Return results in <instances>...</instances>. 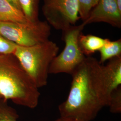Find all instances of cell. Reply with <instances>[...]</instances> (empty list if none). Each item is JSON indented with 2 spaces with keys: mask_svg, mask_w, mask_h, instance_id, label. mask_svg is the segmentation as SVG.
Returning a JSON list of instances; mask_svg holds the SVG:
<instances>
[{
  "mask_svg": "<svg viewBox=\"0 0 121 121\" xmlns=\"http://www.w3.org/2000/svg\"><path fill=\"white\" fill-rule=\"evenodd\" d=\"M43 0V14L51 27L63 31L76 25L79 18L77 0Z\"/></svg>",
  "mask_w": 121,
  "mask_h": 121,
  "instance_id": "6",
  "label": "cell"
},
{
  "mask_svg": "<svg viewBox=\"0 0 121 121\" xmlns=\"http://www.w3.org/2000/svg\"><path fill=\"white\" fill-rule=\"evenodd\" d=\"M103 69L109 91L111 92L121 86V56L108 60Z\"/></svg>",
  "mask_w": 121,
  "mask_h": 121,
  "instance_id": "8",
  "label": "cell"
},
{
  "mask_svg": "<svg viewBox=\"0 0 121 121\" xmlns=\"http://www.w3.org/2000/svg\"><path fill=\"white\" fill-rule=\"evenodd\" d=\"M99 62L102 65L107 60L121 56V39L111 41L107 39L102 47L99 49Z\"/></svg>",
  "mask_w": 121,
  "mask_h": 121,
  "instance_id": "11",
  "label": "cell"
},
{
  "mask_svg": "<svg viewBox=\"0 0 121 121\" xmlns=\"http://www.w3.org/2000/svg\"><path fill=\"white\" fill-rule=\"evenodd\" d=\"M119 7L121 9V0H116Z\"/></svg>",
  "mask_w": 121,
  "mask_h": 121,
  "instance_id": "19",
  "label": "cell"
},
{
  "mask_svg": "<svg viewBox=\"0 0 121 121\" xmlns=\"http://www.w3.org/2000/svg\"><path fill=\"white\" fill-rule=\"evenodd\" d=\"M70 75L68 95L58 106L60 117L70 121H92L108 106L110 95L103 65L92 56H86Z\"/></svg>",
  "mask_w": 121,
  "mask_h": 121,
  "instance_id": "1",
  "label": "cell"
},
{
  "mask_svg": "<svg viewBox=\"0 0 121 121\" xmlns=\"http://www.w3.org/2000/svg\"><path fill=\"white\" fill-rule=\"evenodd\" d=\"M17 45L0 34V55L13 54Z\"/></svg>",
  "mask_w": 121,
  "mask_h": 121,
  "instance_id": "16",
  "label": "cell"
},
{
  "mask_svg": "<svg viewBox=\"0 0 121 121\" xmlns=\"http://www.w3.org/2000/svg\"><path fill=\"white\" fill-rule=\"evenodd\" d=\"M99 0H77L78 14L82 22L86 20L90 13L97 4Z\"/></svg>",
  "mask_w": 121,
  "mask_h": 121,
  "instance_id": "13",
  "label": "cell"
},
{
  "mask_svg": "<svg viewBox=\"0 0 121 121\" xmlns=\"http://www.w3.org/2000/svg\"><path fill=\"white\" fill-rule=\"evenodd\" d=\"M0 22H27L28 20L22 10L8 0H0Z\"/></svg>",
  "mask_w": 121,
  "mask_h": 121,
  "instance_id": "9",
  "label": "cell"
},
{
  "mask_svg": "<svg viewBox=\"0 0 121 121\" xmlns=\"http://www.w3.org/2000/svg\"><path fill=\"white\" fill-rule=\"evenodd\" d=\"M0 95L4 101L29 108L39 103V88L12 54L0 55Z\"/></svg>",
  "mask_w": 121,
  "mask_h": 121,
  "instance_id": "2",
  "label": "cell"
},
{
  "mask_svg": "<svg viewBox=\"0 0 121 121\" xmlns=\"http://www.w3.org/2000/svg\"><path fill=\"white\" fill-rule=\"evenodd\" d=\"M107 39H104L92 35H83L81 33L78 38V44L82 53L86 56L98 52L106 42Z\"/></svg>",
  "mask_w": 121,
  "mask_h": 121,
  "instance_id": "10",
  "label": "cell"
},
{
  "mask_svg": "<svg viewBox=\"0 0 121 121\" xmlns=\"http://www.w3.org/2000/svg\"><path fill=\"white\" fill-rule=\"evenodd\" d=\"M108 106L110 111L113 113L121 112V87L112 91L110 95Z\"/></svg>",
  "mask_w": 121,
  "mask_h": 121,
  "instance_id": "15",
  "label": "cell"
},
{
  "mask_svg": "<svg viewBox=\"0 0 121 121\" xmlns=\"http://www.w3.org/2000/svg\"><path fill=\"white\" fill-rule=\"evenodd\" d=\"M20 9L26 18L31 22L39 20V0H18Z\"/></svg>",
  "mask_w": 121,
  "mask_h": 121,
  "instance_id": "12",
  "label": "cell"
},
{
  "mask_svg": "<svg viewBox=\"0 0 121 121\" xmlns=\"http://www.w3.org/2000/svg\"><path fill=\"white\" fill-rule=\"evenodd\" d=\"M54 121H70L69 120L67 119H65L64 117H60V118L57 119L56 120Z\"/></svg>",
  "mask_w": 121,
  "mask_h": 121,
  "instance_id": "18",
  "label": "cell"
},
{
  "mask_svg": "<svg viewBox=\"0 0 121 121\" xmlns=\"http://www.w3.org/2000/svg\"><path fill=\"white\" fill-rule=\"evenodd\" d=\"M96 22L106 23L121 28V9L116 0H99L88 17L82 23L85 26Z\"/></svg>",
  "mask_w": 121,
  "mask_h": 121,
  "instance_id": "7",
  "label": "cell"
},
{
  "mask_svg": "<svg viewBox=\"0 0 121 121\" xmlns=\"http://www.w3.org/2000/svg\"><path fill=\"white\" fill-rule=\"evenodd\" d=\"M51 27L46 21L27 22H0V34L22 46H30L49 40Z\"/></svg>",
  "mask_w": 121,
  "mask_h": 121,
  "instance_id": "4",
  "label": "cell"
},
{
  "mask_svg": "<svg viewBox=\"0 0 121 121\" xmlns=\"http://www.w3.org/2000/svg\"><path fill=\"white\" fill-rule=\"evenodd\" d=\"M18 117L14 109L7 104L6 101L0 100V121H17Z\"/></svg>",
  "mask_w": 121,
  "mask_h": 121,
  "instance_id": "14",
  "label": "cell"
},
{
  "mask_svg": "<svg viewBox=\"0 0 121 121\" xmlns=\"http://www.w3.org/2000/svg\"><path fill=\"white\" fill-rule=\"evenodd\" d=\"M85 26L82 23L71 26L62 31L65 47L50 65L49 73L71 74L86 57L78 44V38Z\"/></svg>",
  "mask_w": 121,
  "mask_h": 121,
  "instance_id": "5",
  "label": "cell"
},
{
  "mask_svg": "<svg viewBox=\"0 0 121 121\" xmlns=\"http://www.w3.org/2000/svg\"><path fill=\"white\" fill-rule=\"evenodd\" d=\"M2 99V97H1V96L0 95V100H1V99Z\"/></svg>",
  "mask_w": 121,
  "mask_h": 121,
  "instance_id": "20",
  "label": "cell"
},
{
  "mask_svg": "<svg viewBox=\"0 0 121 121\" xmlns=\"http://www.w3.org/2000/svg\"><path fill=\"white\" fill-rule=\"evenodd\" d=\"M8 0L11 4H12L14 6L16 7L17 8L21 10L20 9L19 3H18V0Z\"/></svg>",
  "mask_w": 121,
  "mask_h": 121,
  "instance_id": "17",
  "label": "cell"
},
{
  "mask_svg": "<svg viewBox=\"0 0 121 121\" xmlns=\"http://www.w3.org/2000/svg\"><path fill=\"white\" fill-rule=\"evenodd\" d=\"M59 48L50 40L30 46L17 45L13 54L38 88L48 83L49 68Z\"/></svg>",
  "mask_w": 121,
  "mask_h": 121,
  "instance_id": "3",
  "label": "cell"
}]
</instances>
